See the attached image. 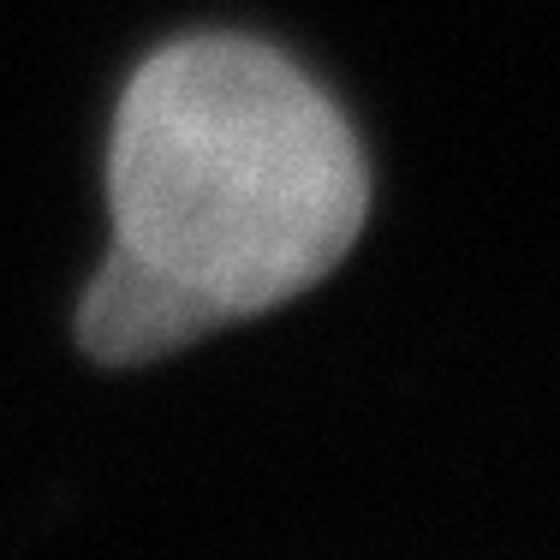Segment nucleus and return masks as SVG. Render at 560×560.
<instances>
[{
    "mask_svg": "<svg viewBox=\"0 0 560 560\" xmlns=\"http://www.w3.org/2000/svg\"><path fill=\"white\" fill-rule=\"evenodd\" d=\"M108 209L114 245L78 335L102 364H150L316 287L370 215V173L287 55L191 36L119 96Z\"/></svg>",
    "mask_w": 560,
    "mask_h": 560,
    "instance_id": "1",
    "label": "nucleus"
}]
</instances>
